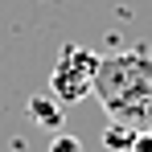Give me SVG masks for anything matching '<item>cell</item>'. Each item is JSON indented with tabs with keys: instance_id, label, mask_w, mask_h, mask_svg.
I'll return each mask as SVG.
<instances>
[{
	"instance_id": "obj_2",
	"label": "cell",
	"mask_w": 152,
	"mask_h": 152,
	"mask_svg": "<svg viewBox=\"0 0 152 152\" xmlns=\"http://www.w3.org/2000/svg\"><path fill=\"white\" fill-rule=\"evenodd\" d=\"M99 53L86 45H62L58 62L50 70V95L58 103H78L95 91V74H99Z\"/></svg>"
},
{
	"instance_id": "obj_4",
	"label": "cell",
	"mask_w": 152,
	"mask_h": 152,
	"mask_svg": "<svg viewBox=\"0 0 152 152\" xmlns=\"http://www.w3.org/2000/svg\"><path fill=\"white\" fill-rule=\"evenodd\" d=\"M136 136H140V132H132V127H127L124 119H115V124L103 132V148H107V152H132Z\"/></svg>"
},
{
	"instance_id": "obj_1",
	"label": "cell",
	"mask_w": 152,
	"mask_h": 152,
	"mask_svg": "<svg viewBox=\"0 0 152 152\" xmlns=\"http://www.w3.org/2000/svg\"><path fill=\"white\" fill-rule=\"evenodd\" d=\"M95 91H99L103 107L111 115H119L124 124H127V115H144L152 107V58H148V50H127L119 58L99 62Z\"/></svg>"
},
{
	"instance_id": "obj_3",
	"label": "cell",
	"mask_w": 152,
	"mask_h": 152,
	"mask_svg": "<svg viewBox=\"0 0 152 152\" xmlns=\"http://www.w3.org/2000/svg\"><path fill=\"white\" fill-rule=\"evenodd\" d=\"M25 111H29V119L37 127H62V103L53 95H29Z\"/></svg>"
},
{
	"instance_id": "obj_6",
	"label": "cell",
	"mask_w": 152,
	"mask_h": 152,
	"mask_svg": "<svg viewBox=\"0 0 152 152\" xmlns=\"http://www.w3.org/2000/svg\"><path fill=\"white\" fill-rule=\"evenodd\" d=\"M132 152H152V136H136V144H132Z\"/></svg>"
},
{
	"instance_id": "obj_5",
	"label": "cell",
	"mask_w": 152,
	"mask_h": 152,
	"mask_svg": "<svg viewBox=\"0 0 152 152\" xmlns=\"http://www.w3.org/2000/svg\"><path fill=\"white\" fill-rule=\"evenodd\" d=\"M50 152H82V140L78 136H53V144H50Z\"/></svg>"
}]
</instances>
